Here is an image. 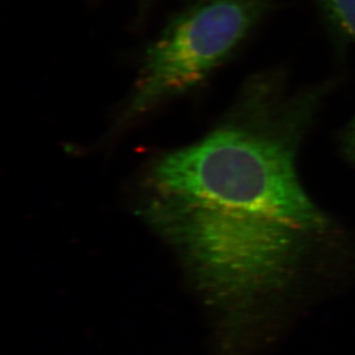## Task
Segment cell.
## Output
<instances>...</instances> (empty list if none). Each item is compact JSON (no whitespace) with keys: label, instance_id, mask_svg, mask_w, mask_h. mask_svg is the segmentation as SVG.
<instances>
[{"label":"cell","instance_id":"cell-1","mask_svg":"<svg viewBox=\"0 0 355 355\" xmlns=\"http://www.w3.org/2000/svg\"><path fill=\"white\" fill-rule=\"evenodd\" d=\"M330 97L322 80L260 71L214 130L152 166L148 220L214 304L238 307L282 286L306 238L324 228L297 158Z\"/></svg>","mask_w":355,"mask_h":355},{"label":"cell","instance_id":"cell-2","mask_svg":"<svg viewBox=\"0 0 355 355\" xmlns=\"http://www.w3.org/2000/svg\"><path fill=\"white\" fill-rule=\"evenodd\" d=\"M284 0H198L145 52L121 115L131 122L195 89L232 57Z\"/></svg>","mask_w":355,"mask_h":355},{"label":"cell","instance_id":"cell-3","mask_svg":"<svg viewBox=\"0 0 355 355\" xmlns=\"http://www.w3.org/2000/svg\"><path fill=\"white\" fill-rule=\"evenodd\" d=\"M322 24L340 49L355 46V0H313Z\"/></svg>","mask_w":355,"mask_h":355},{"label":"cell","instance_id":"cell-4","mask_svg":"<svg viewBox=\"0 0 355 355\" xmlns=\"http://www.w3.org/2000/svg\"><path fill=\"white\" fill-rule=\"evenodd\" d=\"M339 146L343 155L355 164V113L340 130Z\"/></svg>","mask_w":355,"mask_h":355}]
</instances>
